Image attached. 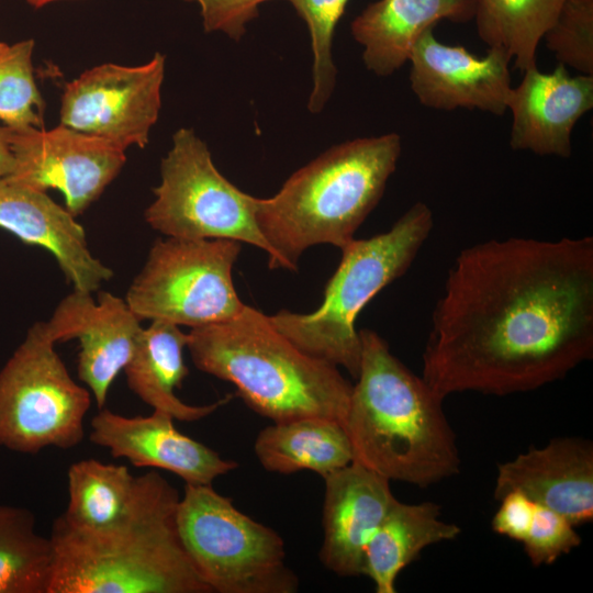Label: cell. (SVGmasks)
Returning <instances> with one entry per match:
<instances>
[{
	"instance_id": "17",
	"label": "cell",
	"mask_w": 593,
	"mask_h": 593,
	"mask_svg": "<svg viewBox=\"0 0 593 593\" xmlns=\"http://www.w3.org/2000/svg\"><path fill=\"white\" fill-rule=\"evenodd\" d=\"M523 74L506 104L513 118L511 148L570 157L574 125L593 108V76H571L561 64L549 74L537 66Z\"/></svg>"
},
{
	"instance_id": "31",
	"label": "cell",
	"mask_w": 593,
	"mask_h": 593,
	"mask_svg": "<svg viewBox=\"0 0 593 593\" xmlns=\"http://www.w3.org/2000/svg\"><path fill=\"white\" fill-rule=\"evenodd\" d=\"M201 9L206 32H223L234 41L240 40L247 24L258 16L259 5L269 0H187Z\"/></svg>"
},
{
	"instance_id": "11",
	"label": "cell",
	"mask_w": 593,
	"mask_h": 593,
	"mask_svg": "<svg viewBox=\"0 0 593 593\" xmlns=\"http://www.w3.org/2000/svg\"><path fill=\"white\" fill-rule=\"evenodd\" d=\"M164 75L160 53L141 66H96L66 85L60 124L123 149L143 148L158 119Z\"/></svg>"
},
{
	"instance_id": "20",
	"label": "cell",
	"mask_w": 593,
	"mask_h": 593,
	"mask_svg": "<svg viewBox=\"0 0 593 593\" xmlns=\"http://www.w3.org/2000/svg\"><path fill=\"white\" fill-rule=\"evenodd\" d=\"M474 0H378L351 23L362 47V60L377 76H390L409 61L424 32L443 20L465 23L473 19Z\"/></svg>"
},
{
	"instance_id": "19",
	"label": "cell",
	"mask_w": 593,
	"mask_h": 593,
	"mask_svg": "<svg viewBox=\"0 0 593 593\" xmlns=\"http://www.w3.org/2000/svg\"><path fill=\"white\" fill-rule=\"evenodd\" d=\"M0 228L48 250L74 290L92 293L113 277L89 250L83 227L46 191L0 178Z\"/></svg>"
},
{
	"instance_id": "22",
	"label": "cell",
	"mask_w": 593,
	"mask_h": 593,
	"mask_svg": "<svg viewBox=\"0 0 593 593\" xmlns=\"http://www.w3.org/2000/svg\"><path fill=\"white\" fill-rule=\"evenodd\" d=\"M439 517L440 507L433 502H394L365 550L362 574L371 579L377 593H395L399 574L422 550L459 536L458 525Z\"/></svg>"
},
{
	"instance_id": "33",
	"label": "cell",
	"mask_w": 593,
	"mask_h": 593,
	"mask_svg": "<svg viewBox=\"0 0 593 593\" xmlns=\"http://www.w3.org/2000/svg\"><path fill=\"white\" fill-rule=\"evenodd\" d=\"M13 155L8 141L5 126H0V178L8 177L13 170Z\"/></svg>"
},
{
	"instance_id": "28",
	"label": "cell",
	"mask_w": 593,
	"mask_h": 593,
	"mask_svg": "<svg viewBox=\"0 0 593 593\" xmlns=\"http://www.w3.org/2000/svg\"><path fill=\"white\" fill-rule=\"evenodd\" d=\"M307 24L313 53L312 91L307 109L318 113L327 103L336 82L333 60L335 27L348 0H288Z\"/></svg>"
},
{
	"instance_id": "16",
	"label": "cell",
	"mask_w": 593,
	"mask_h": 593,
	"mask_svg": "<svg viewBox=\"0 0 593 593\" xmlns=\"http://www.w3.org/2000/svg\"><path fill=\"white\" fill-rule=\"evenodd\" d=\"M323 479L320 560L339 577L360 575L366 547L396 501L390 480L356 461Z\"/></svg>"
},
{
	"instance_id": "2",
	"label": "cell",
	"mask_w": 593,
	"mask_h": 593,
	"mask_svg": "<svg viewBox=\"0 0 593 593\" xmlns=\"http://www.w3.org/2000/svg\"><path fill=\"white\" fill-rule=\"evenodd\" d=\"M359 336V372L344 425L353 461L419 488L458 474L461 460L444 399L378 333L363 328Z\"/></svg>"
},
{
	"instance_id": "30",
	"label": "cell",
	"mask_w": 593,
	"mask_h": 593,
	"mask_svg": "<svg viewBox=\"0 0 593 593\" xmlns=\"http://www.w3.org/2000/svg\"><path fill=\"white\" fill-rule=\"evenodd\" d=\"M522 542L532 564L540 567L555 563L562 555L579 547L581 537L563 515L535 504L529 529Z\"/></svg>"
},
{
	"instance_id": "18",
	"label": "cell",
	"mask_w": 593,
	"mask_h": 593,
	"mask_svg": "<svg viewBox=\"0 0 593 593\" xmlns=\"http://www.w3.org/2000/svg\"><path fill=\"white\" fill-rule=\"evenodd\" d=\"M511 491L552 510L574 526L593 518V445L563 437L497 466L494 499Z\"/></svg>"
},
{
	"instance_id": "6",
	"label": "cell",
	"mask_w": 593,
	"mask_h": 593,
	"mask_svg": "<svg viewBox=\"0 0 593 593\" xmlns=\"http://www.w3.org/2000/svg\"><path fill=\"white\" fill-rule=\"evenodd\" d=\"M434 226L430 208L414 203L384 233L349 242L328 280L322 304L312 313L282 310L269 320L304 353L343 367L357 378L361 342L355 327L361 310L413 264Z\"/></svg>"
},
{
	"instance_id": "35",
	"label": "cell",
	"mask_w": 593,
	"mask_h": 593,
	"mask_svg": "<svg viewBox=\"0 0 593 593\" xmlns=\"http://www.w3.org/2000/svg\"><path fill=\"white\" fill-rule=\"evenodd\" d=\"M7 44L0 42V51Z\"/></svg>"
},
{
	"instance_id": "9",
	"label": "cell",
	"mask_w": 593,
	"mask_h": 593,
	"mask_svg": "<svg viewBox=\"0 0 593 593\" xmlns=\"http://www.w3.org/2000/svg\"><path fill=\"white\" fill-rule=\"evenodd\" d=\"M145 221L167 237L231 239L272 249L255 217V198L215 167L206 144L190 128H179L160 164V183Z\"/></svg>"
},
{
	"instance_id": "15",
	"label": "cell",
	"mask_w": 593,
	"mask_h": 593,
	"mask_svg": "<svg viewBox=\"0 0 593 593\" xmlns=\"http://www.w3.org/2000/svg\"><path fill=\"white\" fill-rule=\"evenodd\" d=\"M175 421L157 410L130 417L102 407L90 422L89 439L114 458H125L137 468L169 471L186 484H212L237 468V462L179 432Z\"/></svg>"
},
{
	"instance_id": "12",
	"label": "cell",
	"mask_w": 593,
	"mask_h": 593,
	"mask_svg": "<svg viewBox=\"0 0 593 593\" xmlns=\"http://www.w3.org/2000/svg\"><path fill=\"white\" fill-rule=\"evenodd\" d=\"M5 128L14 161L7 178L41 191L57 189L75 217L101 195L126 160L122 147L63 124L48 131Z\"/></svg>"
},
{
	"instance_id": "21",
	"label": "cell",
	"mask_w": 593,
	"mask_h": 593,
	"mask_svg": "<svg viewBox=\"0 0 593 593\" xmlns=\"http://www.w3.org/2000/svg\"><path fill=\"white\" fill-rule=\"evenodd\" d=\"M187 344L188 333L180 326L150 321L142 329L123 371L130 390L153 410L165 412L176 421L192 423L227 404L233 395L227 394L206 405H191L177 396L175 390L181 388L189 373L183 359Z\"/></svg>"
},
{
	"instance_id": "26",
	"label": "cell",
	"mask_w": 593,
	"mask_h": 593,
	"mask_svg": "<svg viewBox=\"0 0 593 593\" xmlns=\"http://www.w3.org/2000/svg\"><path fill=\"white\" fill-rule=\"evenodd\" d=\"M54 566L53 540L36 532L33 513L0 505V593H48Z\"/></svg>"
},
{
	"instance_id": "3",
	"label": "cell",
	"mask_w": 593,
	"mask_h": 593,
	"mask_svg": "<svg viewBox=\"0 0 593 593\" xmlns=\"http://www.w3.org/2000/svg\"><path fill=\"white\" fill-rule=\"evenodd\" d=\"M180 495L157 471L141 475L127 513L99 530L54 522L55 566L48 593H212L177 528Z\"/></svg>"
},
{
	"instance_id": "10",
	"label": "cell",
	"mask_w": 593,
	"mask_h": 593,
	"mask_svg": "<svg viewBox=\"0 0 593 593\" xmlns=\"http://www.w3.org/2000/svg\"><path fill=\"white\" fill-rule=\"evenodd\" d=\"M240 243L231 239H157L125 301L141 320L201 327L244 307L232 277Z\"/></svg>"
},
{
	"instance_id": "13",
	"label": "cell",
	"mask_w": 593,
	"mask_h": 593,
	"mask_svg": "<svg viewBox=\"0 0 593 593\" xmlns=\"http://www.w3.org/2000/svg\"><path fill=\"white\" fill-rule=\"evenodd\" d=\"M141 322L125 299L101 291L94 301L90 292L74 290L42 327L54 344L79 339L78 378L102 409L114 379L132 357Z\"/></svg>"
},
{
	"instance_id": "4",
	"label": "cell",
	"mask_w": 593,
	"mask_h": 593,
	"mask_svg": "<svg viewBox=\"0 0 593 593\" xmlns=\"http://www.w3.org/2000/svg\"><path fill=\"white\" fill-rule=\"evenodd\" d=\"M395 133L361 137L327 149L272 197L255 198V217L272 249L271 269L298 270L310 247L342 249L379 203L401 155Z\"/></svg>"
},
{
	"instance_id": "14",
	"label": "cell",
	"mask_w": 593,
	"mask_h": 593,
	"mask_svg": "<svg viewBox=\"0 0 593 593\" xmlns=\"http://www.w3.org/2000/svg\"><path fill=\"white\" fill-rule=\"evenodd\" d=\"M511 60L495 48L478 57L463 46L444 44L429 29L418 38L409 58L411 89L430 109L466 108L502 115L512 88Z\"/></svg>"
},
{
	"instance_id": "1",
	"label": "cell",
	"mask_w": 593,
	"mask_h": 593,
	"mask_svg": "<svg viewBox=\"0 0 593 593\" xmlns=\"http://www.w3.org/2000/svg\"><path fill=\"white\" fill-rule=\"evenodd\" d=\"M593 357V237L474 244L448 270L422 378L443 399L507 395Z\"/></svg>"
},
{
	"instance_id": "34",
	"label": "cell",
	"mask_w": 593,
	"mask_h": 593,
	"mask_svg": "<svg viewBox=\"0 0 593 593\" xmlns=\"http://www.w3.org/2000/svg\"><path fill=\"white\" fill-rule=\"evenodd\" d=\"M54 1H58V0H27V2L35 8H41Z\"/></svg>"
},
{
	"instance_id": "5",
	"label": "cell",
	"mask_w": 593,
	"mask_h": 593,
	"mask_svg": "<svg viewBox=\"0 0 593 593\" xmlns=\"http://www.w3.org/2000/svg\"><path fill=\"white\" fill-rule=\"evenodd\" d=\"M187 348L199 370L233 383L248 407L273 423L325 417L345 425L353 385L338 367L298 348L253 306L191 328Z\"/></svg>"
},
{
	"instance_id": "23",
	"label": "cell",
	"mask_w": 593,
	"mask_h": 593,
	"mask_svg": "<svg viewBox=\"0 0 593 593\" xmlns=\"http://www.w3.org/2000/svg\"><path fill=\"white\" fill-rule=\"evenodd\" d=\"M260 465L270 472L311 470L322 478L354 460L343 424L325 417H303L262 428L254 444Z\"/></svg>"
},
{
	"instance_id": "29",
	"label": "cell",
	"mask_w": 593,
	"mask_h": 593,
	"mask_svg": "<svg viewBox=\"0 0 593 593\" xmlns=\"http://www.w3.org/2000/svg\"><path fill=\"white\" fill-rule=\"evenodd\" d=\"M542 40L561 65L593 76V0H564Z\"/></svg>"
},
{
	"instance_id": "25",
	"label": "cell",
	"mask_w": 593,
	"mask_h": 593,
	"mask_svg": "<svg viewBox=\"0 0 593 593\" xmlns=\"http://www.w3.org/2000/svg\"><path fill=\"white\" fill-rule=\"evenodd\" d=\"M478 34L525 71L536 67L537 49L564 0H474Z\"/></svg>"
},
{
	"instance_id": "24",
	"label": "cell",
	"mask_w": 593,
	"mask_h": 593,
	"mask_svg": "<svg viewBox=\"0 0 593 593\" xmlns=\"http://www.w3.org/2000/svg\"><path fill=\"white\" fill-rule=\"evenodd\" d=\"M141 486L124 465L82 459L67 470L68 504L57 517L79 530H99L119 522L131 508Z\"/></svg>"
},
{
	"instance_id": "7",
	"label": "cell",
	"mask_w": 593,
	"mask_h": 593,
	"mask_svg": "<svg viewBox=\"0 0 593 593\" xmlns=\"http://www.w3.org/2000/svg\"><path fill=\"white\" fill-rule=\"evenodd\" d=\"M176 521L186 552L212 593L299 590L281 536L242 513L212 484H186Z\"/></svg>"
},
{
	"instance_id": "27",
	"label": "cell",
	"mask_w": 593,
	"mask_h": 593,
	"mask_svg": "<svg viewBox=\"0 0 593 593\" xmlns=\"http://www.w3.org/2000/svg\"><path fill=\"white\" fill-rule=\"evenodd\" d=\"M33 40L0 51V121L11 128L42 127L44 101L33 74Z\"/></svg>"
},
{
	"instance_id": "32",
	"label": "cell",
	"mask_w": 593,
	"mask_h": 593,
	"mask_svg": "<svg viewBox=\"0 0 593 593\" xmlns=\"http://www.w3.org/2000/svg\"><path fill=\"white\" fill-rule=\"evenodd\" d=\"M499 501L500 507L491 521L492 530L510 539L523 541L533 519L535 503L519 491H511Z\"/></svg>"
},
{
	"instance_id": "8",
	"label": "cell",
	"mask_w": 593,
	"mask_h": 593,
	"mask_svg": "<svg viewBox=\"0 0 593 593\" xmlns=\"http://www.w3.org/2000/svg\"><path fill=\"white\" fill-rule=\"evenodd\" d=\"M35 323L0 370V447L37 454L71 449L85 436L91 393L67 367Z\"/></svg>"
}]
</instances>
